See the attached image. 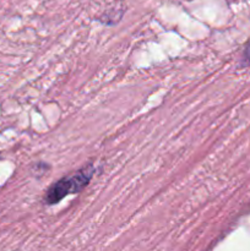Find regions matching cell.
<instances>
[{
  "label": "cell",
  "instance_id": "1",
  "mask_svg": "<svg viewBox=\"0 0 250 251\" xmlns=\"http://www.w3.org/2000/svg\"><path fill=\"white\" fill-rule=\"evenodd\" d=\"M95 171V167L87 166L85 168L80 169V171L75 172L71 176H64L60 180L55 181L46 191L44 202L47 205H54V203H58L59 201L63 200L65 196L82 191L92 179Z\"/></svg>",
  "mask_w": 250,
  "mask_h": 251
},
{
  "label": "cell",
  "instance_id": "2",
  "mask_svg": "<svg viewBox=\"0 0 250 251\" xmlns=\"http://www.w3.org/2000/svg\"><path fill=\"white\" fill-rule=\"evenodd\" d=\"M244 60L247 61L248 64H250V47H248L247 50L244 53Z\"/></svg>",
  "mask_w": 250,
  "mask_h": 251
}]
</instances>
